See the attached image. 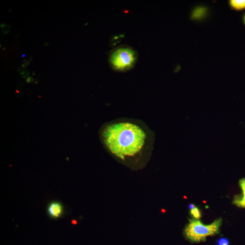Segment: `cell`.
Returning <instances> with one entry per match:
<instances>
[{
  "label": "cell",
  "instance_id": "cell-1",
  "mask_svg": "<svg viewBox=\"0 0 245 245\" xmlns=\"http://www.w3.org/2000/svg\"><path fill=\"white\" fill-rule=\"evenodd\" d=\"M99 134L106 151L131 170L143 169L151 158L155 133L141 120L118 118L104 124Z\"/></svg>",
  "mask_w": 245,
  "mask_h": 245
},
{
  "label": "cell",
  "instance_id": "cell-2",
  "mask_svg": "<svg viewBox=\"0 0 245 245\" xmlns=\"http://www.w3.org/2000/svg\"><path fill=\"white\" fill-rule=\"evenodd\" d=\"M222 223V219L219 218L213 223L206 225L199 220H190L188 224L185 227L184 235L191 242L204 241L209 236H213L219 233Z\"/></svg>",
  "mask_w": 245,
  "mask_h": 245
},
{
  "label": "cell",
  "instance_id": "cell-3",
  "mask_svg": "<svg viewBox=\"0 0 245 245\" xmlns=\"http://www.w3.org/2000/svg\"><path fill=\"white\" fill-rule=\"evenodd\" d=\"M137 58V52L134 49L127 45H121L112 51L109 55V61L114 70L125 72L134 67Z\"/></svg>",
  "mask_w": 245,
  "mask_h": 245
},
{
  "label": "cell",
  "instance_id": "cell-4",
  "mask_svg": "<svg viewBox=\"0 0 245 245\" xmlns=\"http://www.w3.org/2000/svg\"><path fill=\"white\" fill-rule=\"evenodd\" d=\"M47 211L49 216L54 219H57L63 215L64 207L61 203L55 201L49 204Z\"/></svg>",
  "mask_w": 245,
  "mask_h": 245
},
{
  "label": "cell",
  "instance_id": "cell-5",
  "mask_svg": "<svg viewBox=\"0 0 245 245\" xmlns=\"http://www.w3.org/2000/svg\"><path fill=\"white\" fill-rule=\"evenodd\" d=\"M239 185L241 189V194L235 196L233 204L237 207L245 208V178L240 180Z\"/></svg>",
  "mask_w": 245,
  "mask_h": 245
},
{
  "label": "cell",
  "instance_id": "cell-6",
  "mask_svg": "<svg viewBox=\"0 0 245 245\" xmlns=\"http://www.w3.org/2000/svg\"><path fill=\"white\" fill-rule=\"evenodd\" d=\"M228 5L231 9L235 11H242L245 10V0H229Z\"/></svg>",
  "mask_w": 245,
  "mask_h": 245
},
{
  "label": "cell",
  "instance_id": "cell-7",
  "mask_svg": "<svg viewBox=\"0 0 245 245\" xmlns=\"http://www.w3.org/2000/svg\"><path fill=\"white\" fill-rule=\"evenodd\" d=\"M190 214L194 219L199 220L202 216V213L198 207L195 206L193 209L190 210Z\"/></svg>",
  "mask_w": 245,
  "mask_h": 245
},
{
  "label": "cell",
  "instance_id": "cell-8",
  "mask_svg": "<svg viewBox=\"0 0 245 245\" xmlns=\"http://www.w3.org/2000/svg\"><path fill=\"white\" fill-rule=\"evenodd\" d=\"M217 245H229V241L226 238H221L217 242Z\"/></svg>",
  "mask_w": 245,
  "mask_h": 245
},
{
  "label": "cell",
  "instance_id": "cell-9",
  "mask_svg": "<svg viewBox=\"0 0 245 245\" xmlns=\"http://www.w3.org/2000/svg\"><path fill=\"white\" fill-rule=\"evenodd\" d=\"M30 65V61H26V63H24V64H22V65H21V67L22 68H26L29 65Z\"/></svg>",
  "mask_w": 245,
  "mask_h": 245
},
{
  "label": "cell",
  "instance_id": "cell-10",
  "mask_svg": "<svg viewBox=\"0 0 245 245\" xmlns=\"http://www.w3.org/2000/svg\"><path fill=\"white\" fill-rule=\"evenodd\" d=\"M33 81V78L31 77H28V78H27V79H26V81H27V82H32Z\"/></svg>",
  "mask_w": 245,
  "mask_h": 245
},
{
  "label": "cell",
  "instance_id": "cell-11",
  "mask_svg": "<svg viewBox=\"0 0 245 245\" xmlns=\"http://www.w3.org/2000/svg\"><path fill=\"white\" fill-rule=\"evenodd\" d=\"M195 207V206L193 204H190L188 206V208L189 209H190V210H191V209H193V208H194V207Z\"/></svg>",
  "mask_w": 245,
  "mask_h": 245
},
{
  "label": "cell",
  "instance_id": "cell-12",
  "mask_svg": "<svg viewBox=\"0 0 245 245\" xmlns=\"http://www.w3.org/2000/svg\"><path fill=\"white\" fill-rule=\"evenodd\" d=\"M27 72H28V71H27L26 69L22 70V71H20V75H24Z\"/></svg>",
  "mask_w": 245,
  "mask_h": 245
},
{
  "label": "cell",
  "instance_id": "cell-13",
  "mask_svg": "<svg viewBox=\"0 0 245 245\" xmlns=\"http://www.w3.org/2000/svg\"><path fill=\"white\" fill-rule=\"evenodd\" d=\"M7 26V25H6V24H4V23H2V24H1V28H4V27H6Z\"/></svg>",
  "mask_w": 245,
  "mask_h": 245
},
{
  "label": "cell",
  "instance_id": "cell-14",
  "mask_svg": "<svg viewBox=\"0 0 245 245\" xmlns=\"http://www.w3.org/2000/svg\"><path fill=\"white\" fill-rule=\"evenodd\" d=\"M242 20H243V23H244V25H245V14H244V16H243V19H242Z\"/></svg>",
  "mask_w": 245,
  "mask_h": 245
},
{
  "label": "cell",
  "instance_id": "cell-15",
  "mask_svg": "<svg viewBox=\"0 0 245 245\" xmlns=\"http://www.w3.org/2000/svg\"><path fill=\"white\" fill-rule=\"evenodd\" d=\"M25 57V54H23V55L21 56V57Z\"/></svg>",
  "mask_w": 245,
  "mask_h": 245
}]
</instances>
